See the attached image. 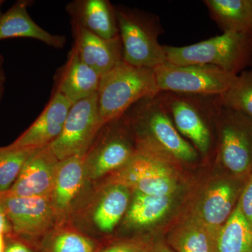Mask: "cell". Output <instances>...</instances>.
Listing matches in <instances>:
<instances>
[{"label":"cell","instance_id":"obj_13","mask_svg":"<svg viewBox=\"0 0 252 252\" xmlns=\"http://www.w3.org/2000/svg\"><path fill=\"white\" fill-rule=\"evenodd\" d=\"M59 160L49 146L33 151L14 185L1 195L11 197L50 196Z\"/></svg>","mask_w":252,"mask_h":252},{"label":"cell","instance_id":"obj_14","mask_svg":"<svg viewBox=\"0 0 252 252\" xmlns=\"http://www.w3.org/2000/svg\"><path fill=\"white\" fill-rule=\"evenodd\" d=\"M72 104L63 94L55 92L35 122L6 147L11 149H36L48 147L59 137Z\"/></svg>","mask_w":252,"mask_h":252},{"label":"cell","instance_id":"obj_2","mask_svg":"<svg viewBox=\"0 0 252 252\" xmlns=\"http://www.w3.org/2000/svg\"><path fill=\"white\" fill-rule=\"evenodd\" d=\"M181 135L207 157L214 144V128L219 127L223 102L221 95L159 93Z\"/></svg>","mask_w":252,"mask_h":252},{"label":"cell","instance_id":"obj_8","mask_svg":"<svg viewBox=\"0 0 252 252\" xmlns=\"http://www.w3.org/2000/svg\"><path fill=\"white\" fill-rule=\"evenodd\" d=\"M103 126L97 93L73 104L61 135L49 147L58 160L84 156Z\"/></svg>","mask_w":252,"mask_h":252},{"label":"cell","instance_id":"obj_35","mask_svg":"<svg viewBox=\"0 0 252 252\" xmlns=\"http://www.w3.org/2000/svg\"><path fill=\"white\" fill-rule=\"evenodd\" d=\"M4 1H3V0H0V16H1V14H2V13H1V6H2V4H4Z\"/></svg>","mask_w":252,"mask_h":252},{"label":"cell","instance_id":"obj_22","mask_svg":"<svg viewBox=\"0 0 252 252\" xmlns=\"http://www.w3.org/2000/svg\"><path fill=\"white\" fill-rule=\"evenodd\" d=\"M223 32H252V0H205Z\"/></svg>","mask_w":252,"mask_h":252},{"label":"cell","instance_id":"obj_29","mask_svg":"<svg viewBox=\"0 0 252 252\" xmlns=\"http://www.w3.org/2000/svg\"><path fill=\"white\" fill-rule=\"evenodd\" d=\"M148 245L142 242H125L112 245L101 252H147Z\"/></svg>","mask_w":252,"mask_h":252},{"label":"cell","instance_id":"obj_27","mask_svg":"<svg viewBox=\"0 0 252 252\" xmlns=\"http://www.w3.org/2000/svg\"><path fill=\"white\" fill-rule=\"evenodd\" d=\"M35 149H11L0 147V195L11 188L25 162Z\"/></svg>","mask_w":252,"mask_h":252},{"label":"cell","instance_id":"obj_17","mask_svg":"<svg viewBox=\"0 0 252 252\" xmlns=\"http://www.w3.org/2000/svg\"><path fill=\"white\" fill-rule=\"evenodd\" d=\"M237 195L238 188L233 182L228 180L214 182L204 190L191 216L219 230L234 210Z\"/></svg>","mask_w":252,"mask_h":252},{"label":"cell","instance_id":"obj_5","mask_svg":"<svg viewBox=\"0 0 252 252\" xmlns=\"http://www.w3.org/2000/svg\"><path fill=\"white\" fill-rule=\"evenodd\" d=\"M115 13L123 61L149 69L167 63L163 46L159 43L162 29L157 16L125 7H115Z\"/></svg>","mask_w":252,"mask_h":252},{"label":"cell","instance_id":"obj_12","mask_svg":"<svg viewBox=\"0 0 252 252\" xmlns=\"http://www.w3.org/2000/svg\"><path fill=\"white\" fill-rule=\"evenodd\" d=\"M0 204L16 234L41 236L47 235L59 224L50 196L0 195Z\"/></svg>","mask_w":252,"mask_h":252},{"label":"cell","instance_id":"obj_33","mask_svg":"<svg viewBox=\"0 0 252 252\" xmlns=\"http://www.w3.org/2000/svg\"><path fill=\"white\" fill-rule=\"evenodd\" d=\"M147 252H173L165 244L157 242V243L149 244Z\"/></svg>","mask_w":252,"mask_h":252},{"label":"cell","instance_id":"obj_21","mask_svg":"<svg viewBox=\"0 0 252 252\" xmlns=\"http://www.w3.org/2000/svg\"><path fill=\"white\" fill-rule=\"evenodd\" d=\"M219 230L190 216L170 233L168 243L176 252H217Z\"/></svg>","mask_w":252,"mask_h":252},{"label":"cell","instance_id":"obj_1","mask_svg":"<svg viewBox=\"0 0 252 252\" xmlns=\"http://www.w3.org/2000/svg\"><path fill=\"white\" fill-rule=\"evenodd\" d=\"M124 114L137 152L173 163L196 161L198 152L177 130L159 94L139 101Z\"/></svg>","mask_w":252,"mask_h":252},{"label":"cell","instance_id":"obj_28","mask_svg":"<svg viewBox=\"0 0 252 252\" xmlns=\"http://www.w3.org/2000/svg\"><path fill=\"white\" fill-rule=\"evenodd\" d=\"M238 205L244 216L252 225V175L242 192Z\"/></svg>","mask_w":252,"mask_h":252},{"label":"cell","instance_id":"obj_25","mask_svg":"<svg viewBox=\"0 0 252 252\" xmlns=\"http://www.w3.org/2000/svg\"><path fill=\"white\" fill-rule=\"evenodd\" d=\"M47 252H94L95 244L67 221L59 223L47 234Z\"/></svg>","mask_w":252,"mask_h":252},{"label":"cell","instance_id":"obj_34","mask_svg":"<svg viewBox=\"0 0 252 252\" xmlns=\"http://www.w3.org/2000/svg\"><path fill=\"white\" fill-rule=\"evenodd\" d=\"M4 236H0V252H4Z\"/></svg>","mask_w":252,"mask_h":252},{"label":"cell","instance_id":"obj_19","mask_svg":"<svg viewBox=\"0 0 252 252\" xmlns=\"http://www.w3.org/2000/svg\"><path fill=\"white\" fill-rule=\"evenodd\" d=\"M31 1L20 0L0 16V40L11 38H31L42 41L56 49H62L66 43L64 36L48 32L36 24L28 11Z\"/></svg>","mask_w":252,"mask_h":252},{"label":"cell","instance_id":"obj_4","mask_svg":"<svg viewBox=\"0 0 252 252\" xmlns=\"http://www.w3.org/2000/svg\"><path fill=\"white\" fill-rule=\"evenodd\" d=\"M167 62L205 64L238 75L252 63V32H223L185 46H163Z\"/></svg>","mask_w":252,"mask_h":252},{"label":"cell","instance_id":"obj_20","mask_svg":"<svg viewBox=\"0 0 252 252\" xmlns=\"http://www.w3.org/2000/svg\"><path fill=\"white\" fill-rule=\"evenodd\" d=\"M66 10L72 21L96 35L107 39L119 35L115 7L107 0H77Z\"/></svg>","mask_w":252,"mask_h":252},{"label":"cell","instance_id":"obj_26","mask_svg":"<svg viewBox=\"0 0 252 252\" xmlns=\"http://www.w3.org/2000/svg\"><path fill=\"white\" fill-rule=\"evenodd\" d=\"M222 102L252 119V69L243 71L231 87L221 95Z\"/></svg>","mask_w":252,"mask_h":252},{"label":"cell","instance_id":"obj_32","mask_svg":"<svg viewBox=\"0 0 252 252\" xmlns=\"http://www.w3.org/2000/svg\"><path fill=\"white\" fill-rule=\"evenodd\" d=\"M4 252H32L31 250L26 246L25 244L21 242H14L9 244L6 248H4Z\"/></svg>","mask_w":252,"mask_h":252},{"label":"cell","instance_id":"obj_23","mask_svg":"<svg viewBox=\"0 0 252 252\" xmlns=\"http://www.w3.org/2000/svg\"><path fill=\"white\" fill-rule=\"evenodd\" d=\"M126 213L125 223L132 228H143L161 220L172 207V195H154L134 191Z\"/></svg>","mask_w":252,"mask_h":252},{"label":"cell","instance_id":"obj_7","mask_svg":"<svg viewBox=\"0 0 252 252\" xmlns=\"http://www.w3.org/2000/svg\"><path fill=\"white\" fill-rule=\"evenodd\" d=\"M160 92L222 95L231 87L236 74L205 64L165 63L154 68Z\"/></svg>","mask_w":252,"mask_h":252},{"label":"cell","instance_id":"obj_6","mask_svg":"<svg viewBox=\"0 0 252 252\" xmlns=\"http://www.w3.org/2000/svg\"><path fill=\"white\" fill-rule=\"evenodd\" d=\"M137 152L125 114L106 123L84 156L86 177L91 183L125 166Z\"/></svg>","mask_w":252,"mask_h":252},{"label":"cell","instance_id":"obj_9","mask_svg":"<svg viewBox=\"0 0 252 252\" xmlns=\"http://www.w3.org/2000/svg\"><path fill=\"white\" fill-rule=\"evenodd\" d=\"M173 164L137 151L125 166L112 174L107 183L119 184L148 195H172L178 187Z\"/></svg>","mask_w":252,"mask_h":252},{"label":"cell","instance_id":"obj_15","mask_svg":"<svg viewBox=\"0 0 252 252\" xmlns=\"http://www.w3.org/2000/svg\"><path fill=\"white\" fill-rule=\"evenodd\" d=\"M74 47L81 59L99 75H103L123 61L120 35L107 39L96 35L72 21Z\"/></svg>","mask_w":252,"mask_h":252},{"label":"cell","instance_id":"obj_31","mask_svg":"<svg viewBox=\"0 0 252 252\" xmlns=\"http://www.w3.org/2000/svg\"><path fill=\"white\" fill-rule=\"evenodd\" d=\"M10 229L9 221L3 207L0 204V236H4Z\"/></svg>","mask_w":252,"mask_h":252},{"label":"cell","instance_id":"obj_11","mask_svg":"<svg viewBox=\"0 0 252 252\" xmlns=\"http://www.w3.org/2000/svg\"><path fill=\"white\" fill-rule=\"evenodd\" d=\"M218 155L223 166L236 175L252 168V119L225 106L220 112Z\"/></svg>","mask_w":252,"mask_h":252},{"label":"cell","instance_id":"obj_24","mask_svg":"<svg viewBox=\"0 0 252 252\" xmlns=\"http://www.w3.org/2000/svg\"><path fill=\"white\" fill-rule=\"evenodd\" d=\"M216 244L217 252H252V225L238 204L218 230Z\"/></svg>","mask_w":252,"mask_h":252},{"label":"cell","instance_id":"obj_10","mask_svg":"<svg viewBox=\"0 0 252 252\" xmlns=\"http://www.w3.org/2000/svg\"><path fill=\"white\" fill-rule=\"evenodd\" d=\"M84 156L67 158L58 164L50 199L59 223L71 221L72 217L82 212L92 196Z\"/></svg>","mask_w":252,"mask_h":252},{"label":"cell","instance_id":"obj_3","mask_svg":"<svg viewBox=\"0 0 252 252\" xmlns=\"http://www.w3.org/2000/svg\"><path fill=\"white\" fill-rule=\"evenodd\" d=\"M159 93L154 69L121 61L101 76L97 96L102 124L121 117L139 101Z\"/></svg>","mask_w":252,"mask_h":252},{"label":"cell","instance_id":"obj_18","mask_svg":"<svg viewBox=\"0 0 252 252\" xmlns=\"http://www.w3.org/2000/svg\"><path fill=\"white\" fill-rule=\"evenodd\" d=\"M93 200L90 220L94 229L110 233L126 215L130 203L131 189L119 184H107Z\"/></svg>","mask_w":252,"mask_h":252},{"label":"cell","instance_id":"obj_30","mask_svg":"<svg viewBox=\"0 0 252 252\" xmlns=\"http://www.w3.org/2000/svg\"><path fill=\"white\" fill-rule=\"evenodd\" d=\"M4 59L2 55L0 54V105L4 97L5 84H6V74L4 68Z\"/></svg>","mask_w":252,"mask_h":252},{"label":"cell","instance_id":"obj_16","mask_svg":"<svg viewBox=\"0 0 252 252\" xmlns=\"http://www.w3.org/2000/svg\"><path fill=\"white\" fill-rule=\"evenodd\" d=\"M56 92L74 104L98 91L101 76L88 66L73 46L65 64L56 74Z\"/></svg>","mask_w":252,"mask_h":252}]
</instances>
